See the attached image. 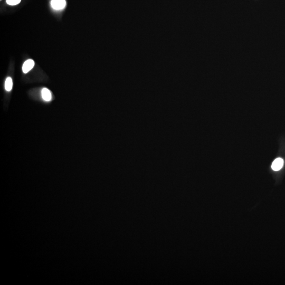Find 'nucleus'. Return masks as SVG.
<instances>
[{
  "label": "nucleus",
  "mask_w": 285,
  "mask_h": 285,
  "mask_svg": "<svg viewBox=\"0 0 285 285\" xmlns=\"http://www.w3.org/2000/svg\"><path fill=\"white\" fill-rule=\"evenodd\" d=\"M51 6L54 10H59L63 9L66 5V0H52Z\"/></svg>",
  "instance_id": "f257e3e1"
},
{
  "label": "nucleus",
  "mask_w": 285,
  "mask_h": 285,
  "mask_svg": "<svg viewBox=\"0 0 285 285\" xmlns=\"http://www.w3.org/2000/svg\"><path fill=\"white\" fill-rule=\"evenodd\" d=\"M34 66V62L33 60L29 59L26 60L23 65V72L24 74L28 73L29 71L31 70L33 68Z\"/></svg>",
  "instance_id": "f03ea898"
},
{
  "label": "nucleus",
  "mask_w": 285,
  "mask_h": 285,
  "mask_svg": "<svg viewBox=\"0 0 285 285\" xmlns=\"http://www.w3.org/2000/svg\"><path fill=\"white\" fill-rule=\"evenodd\" d=\"M284 165V161L282 158H278L273 162L271 168L274 171H277L281 169Z\"/></svg>",
  "instance_id": "7ed1b4c3"
},
{
  "label": "nucleus",
  "mask_w": 285,
  "mask_h": 285,
  "mask_svg": "<svg viewBox=\"0 0 285 285\" xmlns=\"http://www.w3.org/2000/svg\"><path fill=\"white\" fill-rule=\"evenodd\" d=\"M42 97L44 100L46 102H49L52 99V95H51L50 91H49L48 89L46 88H43L42 91Z\"/></svg>",
  "instance_id": "20e7f679"
},
{
  "label": "nucleus",
  "mask_w": 285,
  "mask_h": 285,
  "mask_svg": "<svg viewBox=\"0 0 285 285\" xmlns=\"http://www.w3.org/2000/svg\"><path fill=\"white\" fill-rule=\"evenodd\" d=\"M13 87V82L11 78L8 77L6 79L5 82V88L6 90L8 91H10L12 90Z\"/></svg>",
  "instance_id": "39448f33"
},
{
  "label": "nucleus",
  "mask_w": 285,
  "mask_h": 285,
  "mask_svg": "<svg viewBox=\"0 0 285 285\" xmlns=\"http://www.w3.org/2000/svg\"><path fill=\"white\" fill-rule=\"evenodd\" d=\"M21 0H6V3L10 6L17 5L21 2Z\"/></svg>",
  "instance_id": "423d86ee"
}]
</instances>
